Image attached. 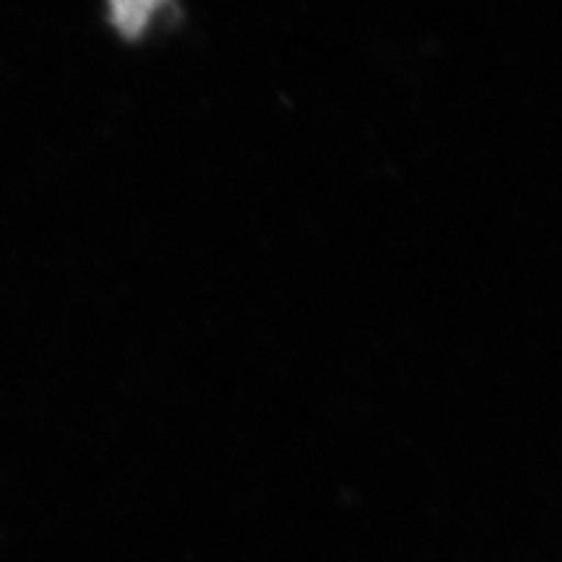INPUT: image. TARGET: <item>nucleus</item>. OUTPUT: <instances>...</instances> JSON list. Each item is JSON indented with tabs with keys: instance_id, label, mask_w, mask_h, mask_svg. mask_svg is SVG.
Listing matches in <instances>:
<instances>
[{
	"instance_id": "f257e3e1",
	"label": "nucleus",
	"mask_w": 562,
	"mask_h": 562,
	"mask_svg": "<svg viewBox=\"0 0 562 562\" xmlns=\"http://www.w3.org/2000/svg\"><path fill=\"white\" fill-rule=\"evenodd\" d=\"M165 0H110V19L123 37L136 40L146 32L149 21Z\"/></svg>"
}]
</instances>
